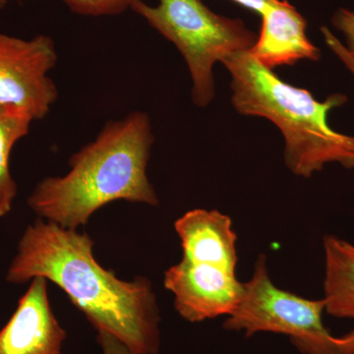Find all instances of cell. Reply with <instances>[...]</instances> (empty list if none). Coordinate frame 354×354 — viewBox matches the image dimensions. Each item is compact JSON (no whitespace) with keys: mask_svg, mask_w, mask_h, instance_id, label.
I'll list each match as a JSON object with an SVG mask.
<instances>
[{"mask_svg":"<svg viewBox=\"0 0 354 354\" xmlns=\"http://www.w3.org/2000/svg\"><path fill=\"white\" fill-rule=\"evenodd\" d=\"M79 15L101 17L120 15L130 9L131 0H62Z\"/></svg>","mask_w":354,"mask_h":354,"instance_id":"4fadbf2b","label":"cell"},{"mask_svg":"<svg viewBox=\"0 0 354 354\" xmlns=\"http://www.w3.org/2000/svg\"><path fill=\"white\" fill-rule=\"evenodd\" d=\"M34 118L25 109L0 102V218L8 215L17 196L9 160L14 146L27 136Z\"/></svg>","mask_w":354,"mask_h":354,"instance_id":"7c38bea8","label":"cell"},{"mask_svg":"<svg viewBox=\"0 0 354 354\" xmlns=\"http://www.w3.org/2000/svg\"><path fill=\"white\" fill-rule=\"evenodd\" d=\"M164 285L174 295L177 313L190 323L230 316L243 292L236 272L184 258L165 272Z\"/></svg>","mask_w":354,"mask_h":354,"instance_id":"52a82bcc","label":"cell"},{"mask_svg":"<svg viewBox=\"0 0 354 354\" xmlns=\"http://www.w3.org/2000/svg\"><path fill=\"white\" fill-rule=\"evenodd\" d=\"M223 64L232 76L234 109L278 127L286 141L285 162L293 174L308 178L332 162L354 169V137L335 131L328 123L330 111L348 102L346 95L317 101L308 90L283 82L249 50L230 55Z\"/></svg>","mask_w":354,"mask_h":354,"instance_id":"3957f363","label":"cell"},{"mask_svg":"<svg viewBox=\"0 0 354 354\" xmlns=\"http://www.w3.org/2000/svg\"><path fill=\"white\" fill-rule=\"evenodd\" d=\"M324 312L323 298L308 299L274 285L266 256L261 254L252 277L243 283L241 301L223 328L243 332L246 337L258 333L286 335L302 354H342L337 337L324 324Z\"/></svg>","mask_w":354,"mask_h":354,"instance_id":"5b68a950","label":"cell"},{"mask_svg":"<svg viewBox=\"0 0 354 354\" xmlns=\"http://www.w3.org/2000/svg\"><path fill=\"white\" fill-rule=\"evenodd\" d=\"M16 1H21V0H16Z\"/></svg>","mask_w":354,"mask_h":354,"instance_id":"ffe728a7","label":"cell"},{"mask_svg":"<svg viewBox=\"0 0 354 354\" xmlns=\"http://www.w3.org/2000/svg\"><path fill=\"white\" fill-rule=\"evenodd\" d=\"M323 38L328 48L339 58V60L346 65V68L351 72L354 76V55L346 48V46L335 37L334 32L330 31L327 26H323L320 29Z\"/></svg>","mask_w":354,"mask_h":354,"instance_id":"9a60e30c","label":"cell"},{"mask_svg":"<svg viewBox=\"0 0 354 354\" xmlns=\"http://www.w3.org/2000/svg\"><path fill=\"white\" fill-rule=\"evenodd\" d=\"M337 344L342 354H354V330L337 337Z\"/></svg>","mask_w":354,"mask_h":354,"instance_id":"ac0fdd59","label":"cell"},{"mask_svg":"<svg viewBox=\"0 0 354 354\" xmlns=\"http://www.w3.org/2000/svg\"><path fill=\"white\" fill-rule=\"evenodd\" d=\"M153 141L152 123L143 111L109 121L70 158L66 174L37 184L28 206L39 218L69 230L85 225L97 209L118 200L158 206L147 176Z\"/></svg>","mask_w":354,"mask_h":354,"instance_id":"7a4b0ae2","label":"cell"},{"mask_svg":"<svg viewBox=\"0 0 354 354\" xmlns=\"http://www.w3.org/2000/svg\"><path fill=\"white\" fill-rule=\"evenodd\" d=\"M330 21L335 29L346 39L344 46L354 55V10L341 7L333 14Z\"/></svg>","mask_w":354,"mask_h":354,"instance_id":"5bb4252c","label":"cell"},{"mask_svg":"<svg viewBox=\"0 0 354 354\" xmlns=\"http://www.w3.org/2000/svg\"><path fill=\"white\" fill-rule=\"evenodd\" d=\"M88 234L39 218L26 228L6 272L23 285L41 277L59 286L97 330L120 339L134 354H158L160 316L151 281L118 279L95 260Z\"/></svg>","mask_w":354,"mask_h":354,"instance_id":"6da1fadb","label":"cell"},{"mask_svg":"<svg viewBox=\"0 0 354 354\" xmlns=\"http://www.w3.org/2000/svg\"><path fill=\"white\" fill-rule=\"evenodd\" d=\"M260 16V35L249 51L261 64L272 70L298 60H320V50L307 37L306 20L288 0H274Z\"/></svg>","mask_w":354,"mask_h":354,"instance_id":"9c48e42d","label":"cell"},{"mask_svg":"<svg viewBox=\"0 0 354 354\" xmlns=\"http://www.w3.org/2000/svg\"><path fill=\"white\" fill-rule=\"evenodd\" d=\"M48 279H32L0 330V354H62L66 332L51 310Z\"/></svg>","mask_w":354,"mask_h":354,"instance_id":"ba28073f","label":"cell"},{"mask_svg":"<svg viewBox=\"0 0 354 354\" xmlns=\"http://www.w3.org/2000/svg\"><path fill=\"white\" fill-rule=\"evenodd\" d=\"M130 9L181 53L193 81L192 101L199 108L215 97L214 65L250 50L257 41L243 21L218 15L202 0H158L155 6L131 0Z\"/></svg>","mask_w":354,"mask_h":354,"instance_id":"277c9868","label":"cell"},{"mask_svg":"<svg viewBox=\"0 0 354 354\" xmlns=\"http://www.w3.org/2000/svg\"><path fill=\"white\" fill-rule=\"evenodd\" d=\"M236 3L250 10L255 11L256 13L262 14L268 6H271L274 0H234Z\"/></svg>","mask_w":354,"mask_h":354,"instance_id":"e0dca14e","label":"cell"},{"mask_svg":"<svg viewBox=\"0 0 354 354\" xmlns=\"http://www.w3.org/2000/svg\"><path fill=\"white\" fill-rule=\"evenodd\" d=\"M184 259L236 272L237 235L232 218L216 209H194L174 223Z\"/></svg>","mask_w":354,"mask_h":354,"instance_id":"30bf717a","label":"cell"},{"mask_svg":"<svg viewBox=\"0 0 354 354\" xmlns=\"http://www.w3.org/2000/svg\"><path fill=\"white\" fill-rule=\"evenodd\" d=\"M7 2H8V0H0V10L6 6Z\"/></svg>","mask_w":354,"mask_h":354,"instance_id":"d6986e66","label":"cell"},{"mask_svg":"<svg viewBox=\"0 0 354 354\" xmlns=\"http://www.w3.org/2000/svg\"><path fill=\"white\" fill-rule=\"evenodd\" d=\"M97 342L104 354H134L120 339L106 330L97 332Z\"/></svg>","mask_w":354,"mask_h":354,"instance_id":"2e32d148","label":"cell"},{"mask_svg":"<svg viewBox=\"0 0 354 354\" xmlns=\"http://www.w3.org/2000/svg\"><path fill=\"white\" fill-rule=\"evenodd\" d=\"M57 58L46 35L27 39L0 32V102L25 109L34 120L46 118L58 97L48 76Z\"/></svg>","mask_w":354,"mask_h":354,"instance_id":"8992f818","label":"cell"},{"mask_svg":"<svg viewBox=\"0 0 354 354\" xmlns=\"http://www.w3.org/2000/svg\"><path fill=\"white\" fill-rule=\"evenodd\" d=\"M323 247L326 312L335 318L354 319V245L335 235H326Z\"/></svg>","mask_w":354,"mask_h":354,"instance_id":"8fae6325","label":"cell"}]
</instances>
